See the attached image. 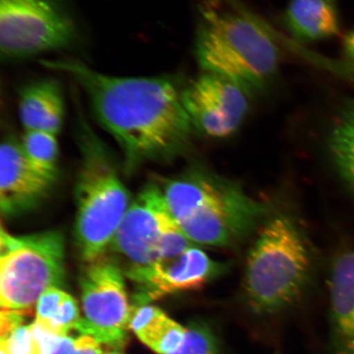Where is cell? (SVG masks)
Listing matches in <instances>:
<instances>
[{
	"label": "cell",
	"instance_id": "obj_8",
	"mask_svg": "<svg viewBox=\"0 0 354 354\" xmlns=\"http://www.w3.org/2000/svg\"><path fill=\"white\" fill-rule=\"evenodd\" d=\"M189 243L168 209L162 189L149 185L128 207L108 250L125 261L122 271L127 272L183 253Z\"/></svg>",
	"mask_w": 354,
	"mask_h": 354
},
{
	"label": "cell",
	"instance_id": "obj_25",
	"mask_svg": "<svg viewBox=\"0 0 354 354\" xmlns=\"http://www.w3.org/2000/svg\"><path fill=\"white\" fill-rule=\"evenodd\" d=\"M0 351H0V353H1V354H8L7 352L6 351H4V349L1 347H0Z\"/></svg>",
	"mask_w": 354,
	"mask_h": 354
},
{
	"label": "cell",
	"instance_id": "obj_19",
	"mask_svg": "<svg viewBox=\"0 0 354 354\" xmlns=\"http://www.w3.org/2000/svg\"><path fill=\"white\" fill-rule=\"evenodd\" d=\"M35 337L39 345V354H104L102 344L86 335L77 337L57 335L32 324Z\"/></svg>",
	"mask_w": 354,
	"mask_h": 354
},
{
	"label": "cell",
	"instance_id": "obj_22",
	"mask_svg": "<svg viewBox=\"0 0 354 354\" xmlns=\"http://www.w3.org/2000/svg\"><path fill=\"white\" fill-rule=\"evenodd\" d=\"M0 347L8 354H39V345L35 337L32 324H21L8 333L0 335Z\"/></svg>",
	"mask_w": 354,
	"mask_h": 354
},
{
	"label": "cell",
	"instance_id": "obj_24",
	"mask_svg": "<svg viewBox=\"0 0 354 354\" xmlns=\"http://www.w3.org/2000/svg\"><path fill=\"white\" fill-rule=\"evenodd\" d=\"M104 354H122L119 351H111L109 353H104Z\"/></svg>",
	"mask_w": 354,
	"mask_h": 354
},
{
	"label": "cell",
	"instance_id": "obj_2",
	"mask_svg": "<svg viewBox=\"0 0 354 354\" xmlns=\"http://www.w3.org/2000/svg\"><path fill=\"white\" fill-rule=\"evenodd\" d=\"M162 192L185 236L209 246H229L241 240L267 212L240 185L203 169L168 181Z\"/></svg>",
	"mask_w": 354,
	"mask_h": 354
},
{
	"label": "cell",
	"instance_id": "obj_23",
	"mask_svg": "<svg viewBox=\"0 0 354 354\" xmlns=\"http://www.w3.org/2000/svg\"><path fill=\"white\" fill-rule=\"evenodd\" d=\"M344 55L354 64V30L345 35L343 41Z\"/></svg>",
	"mask_w": 354,
	"mask_h": 354
},
{
	"label": "cell",
	"instance_id": "obj_21",
	"mask_svg": "<svg viewBox=\"0 0 354 354\" xmlns=\"http://www.w3.org/2000/svg\"><path fill=\"white\" fill-rule=\"evenodd\" d=\"M187 328L183 344L169 354H220L218 340L207 323L194 322Z\"/></svg>",
	"mask_w": 354,
	"mask_h": 354
},
{
	"label": "cell",
	"instance_id": "obj_20",
	"mask_svg": "<svg viewBox=\"0 0 354 354\" xmlns=\"http://www.w3.org/2000/svg\"><path fill=\"white\" fill-rule=\"evenodd\" d=\"M21 145L32 165L46 174L57 176L59 145L55 135L42 131H26Z\"/></svg>",
	"mask_w": 354,
	"mask_h": 354
},
{
	"label": "cell",
	"instance_id": "obj_16",
	"mask_svg": "<svg viewBox=\"0 0 354 354\" xmlns=\"http://www.w3.org/2000/svg\"><path fill=\"white\" fill-rule=\"evenodd\" d=\"M130 327L140 342L158 354H169L179 348L187 328L172 320L153 305L136 304L132 308Z\"/></svg>",
	"mask_w": 354,
	"mask_h": 354
},
{
	"label": "cell",
	"instance_id": "obj_14",
	"mask_svg": "<svg viewBox=\"0 0 354 354\" xmlns=\"http://www.w3.org/2000/svg\"><path fill=\"white\" fill-rule=\"evenodd\" d=\"M19 113L26 131L59 134L65 118L64 95L59 83L54 79H41L22 87Z\"/></svg>",
	"mask_w": 354,
	"mask_h": 354
},
{
	"label": "cell",
	"instance_id": "obj_6",
	"mask_svg": "<svg viewBox=\"0 0 354 354\" xmlns=\"http://www.w3.org/2000/svg\"><path fill=\"white\" fill-rule=\"evenodd\" d=\"M65 278L63 234L46 231L12 236L1 228L0 304L1 308L28 310Z\"/></svg>",
	"mask_w": 354,
	"mask_h": 354
},
{
	"label": "cell",
	"instance_id": "obj_10",
	"mask_svg": "<svg viewBox=\"0 0 354 354\" xmlns=\"http://www.w3.org/2000/svg\"><path fill=\"white\" fill-rule=\"evenodd\" d=\"M250 97L228 79L203 73L185 86L183 99L194 129L211 138H225L241 127Z\"/></svg>",
	"mask_w": 354,
	"mask_h": 354
},
{
	"label": "cell",
	"instance_id": "obj_13",
	"mask_svg": "<svg viewBox=\"0 0 354 354\" xmlns=\"http://www.w3.org/2000/svg\"><path fill=\"white\" fill-rule=\"evenodd\" d=\"M330 291L335 354H354V252L336 259Z\"/></svg>",
	"mask_w": 354,
	"mask_h": 354
},
{
	"label": "cell",
	"instance_id": "obj_11",
	"mask_svg": "<svg viewBox=\"0 0 354 354\" xmlns=\"http://www.w3.org/2000/svg\"><path fill=\"white\" fill-rule=\"evenodd\" d=\"M224 270V264L205 251L189 247L183 253L124 274L136 286V304H145L166 295L201 289Z\"/></svg>",
	"mask_w": 354,
	"mask_h": 354
},
{
	"label": "cell",
	"instance_id": "obj_5",
	"mask_svg": "<svg viewBox=\"0 0 354 354\" xmlns=\"http://www.w3.org/2000/svg\"><path fill=\"white\" fill-rule=\"evenodd\" d=\"M310 265L296 225L285 216L268 221L247 258L243 291L251 311L270 316L293 305L306 287Z\"/></svg>",
	"mask_w": 354,
	"mask_h": 354
},
{
	"label": "cell",
	"instance_id": "obj_9",
	"mask_svg": "<svg viewBox=\"0 0 354 354\" xmlns=\"http://www.w3.org/2000/svg\"><path fill=\"white\" fill-rule=\"evenodd\" d=\"M80 287L84 317L77 331L120 351L127 342L132 311L122 268L105 254L86 263Z\"/></svg>",
	"mask_w": 354,
	"mask_h": 354
},
{
	"label": "cell",
	"instance_id": "obj_17",
	"mask_svg": "<svg viewBox=\"0 0 354 354\" xmlns=\"http://www.w3.org/2000/svg\"><path fill=\"white\" fill-rule=\"evenodd\" d=\"M81 320L77 300L59 288H51L38 300L35 324L48 333L69 335Z\"/></svg>",
	"mask_w": 354,
	"mask_h": 354
},
{
	"label": "cell",
	"instance_id": "obj_1",
	"mask_svg": "<svg viewBox=\"0 0 354 354\" xmlns=\"http://www.w3.org/2000/svg\"><path fill=\"white\" fill-rule=\"evenodd\" d=\"M41 64L68 74L86 92L96 120L120 145L129 169L167 160L187 147L194 127L179 79L109 76L71 59Z\"/></svg>",
	"mask_w": 354,
	"mask_h": 354
},
{
	"label": "cell",
	"instance_id": "obj_15",
	"mask_svg": "<svg viewBox=\"0 0 354 354\" xmlns=\"http://www.w3.org/2000/svg\"><path fill=\"white\" fill-rule=\"evenodd\" d=\"M283 19L288 32L301 42L320 41L339 32L335 0H290Z\"/></svg>",
	"mask_w": 354,
	"mask_h": 354
},
{
	"label": "cell",
	"instance_id": "obj_7",
	"mask_svg": "<svg viewBox=\"0 0 354 354\" xmlns=\"http://www.w3.org/2000/svg\"><path fill=\"white\" fill-rule=\"evenodd\" d=\"M78 33L64 0H0V53L6 63L66 50Z\"/></svg>",
	"mask_w": 354,
	"mask_h": 354
},
{
	"label": "cell",
	"instance_id": "obj_4",
	"mask_svg": "<svg viewBox=\"0 0 354 354\" xmlns=\"http://www.w3.org/2000/svg\"><path fill=\"white\" fill-rule=\"evenodd\" d=\"M76 104L77 138L82 153L76 185L75 240L85 263L108 251L130 206V197L105 145Z\"/></svg>",
	"mask_w": 354,
	"mask_h": 354
},
{
	"label": "cell",
	"instance_id": "obj_12",
	"mask_svg": "<svg viewBox=\"0 0 354 354\" xmlns=\"http://www.w3.org/2000/svg\"><path fill=\"white\" fill-rule=\"evenodd\" d=\"M56 178L32 165L21 143L8 137L0 149L2 214L15 216L35 209L50 193Z\"/></svg>",
	"mask_w": 354,
	"mask_h": 354
},
{
	"label": "cell",
	"instance_id": "obj_18",
	"mask_svg": "<svg viewBox=\"0 0 354 354\" xmlns=\"http://www.w3.org/2000/svg\"><path fill=\"white\" fill-rule=\"evenodd\" d=\"M329 148L339 170L354 185V101L340 111L330 131Z\"/></svg>",
	"mask_w": 354,
	"mask_h": 354
},
{
	"label": "cell",
	"instance_id": "obj_3",
	"mask_svg": "<svg viewBox=\"0 0 354 354\" xmlns=\"http://www.w3.org/2000/svg\"><path fill=\"white\" fill-rule=\"evenodd\" d=\"M194 55L203 73L228 79L250 96L267 92L280 70V51L273 39L236 12L203 11Z\"/></svg>",
	"mask_w": 354,
	"mask_h": 354
}]
</instances>
